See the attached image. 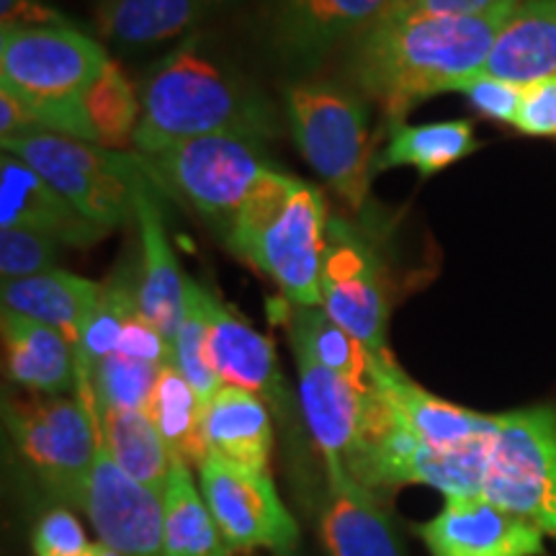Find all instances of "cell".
Returning <instances> with one entry per match:
<instances>
[{
  "instance_id": "obj_1",
  "label": "cell",
  "mask_w": 556,
  "mask_h": 556,
  "mask_svg": "<svg viewBox=\"0 0 556 556\" xmlns=\"http://www.w3.org/2000/svg\"><path fill=\"white\" fill-rule=\"evenodd\" d=\"M516 5L486 16H379L356 39L353 75L379 101L389 124L420 101L456 90L482 73L497 34Z\"/></svg>"
},
{
  "instance_id": "obj_2",
  "label": "cell",
  "mask_w": 556,
  "mask_h": 556,
  "mask_svg": "<svg viewBox=\"0 0 556 556\" xmlns=\"http://www.w3.org/2000/svg\"><path fill=\"white\" fill-rule=\"evenodd\" d=\"M270 103L255 88L201 50L189 37L150 70L142 86V116L135 131L137 155H152L197 137H276Z\"/></svg>"
},
{
  "instance_id": "obj_3",
  "label": "cell",
  "mask_w": 556,
  "mask_h": 556,
  "mask_svg": "<svg viewBox=\"0 0 556 556\" xmlns=\"http://www.w3.org/2000/svg\"><path fill=\"white\" fill-rule=\"evenodd\" d=\"M328 206L317 186L266 170L227 232L235 255L281 289L294 307H319Z\"/></svg>"
},
{
  "instance_id": "obj_4",
  "label": "cell",
  "mask_w": 556,
  "mask_h": 556,
  "mask_svg": "<svg viewBox=\"0 0 556 556\" xmlns=\"http://www.w3.org/2000/svg\"><path fill=\"white\" fill-rule=\"evenodd\" d=\"M287 119L309 168L348 206H364L377 163L364 103L330 83H296L287 90Z\"/></svg>"
},
{
  "instance_id": "obj_5",
  "label": "cell",
  "mask_w": 556,
  "mask_h": 556,
  "mask_svg": "<svg viewBox=\"0 0 556 556\" xmlns=\"http://www.w3.org/2000/svg\"><path fill=\"white\" fill-rule=\"evenodd\" d=\"M3 152L24 160L83 217L111 232L135 217L139 155H127L60 135L0 139Z\"/></svg>"
},
{
  "instance_id": "obj_6",
  "label": "cell",
  "mask_w": 556,
  "mask_h": 556,
  "mask_svg": "<svg viewBox=\"0 0 556 556\" xmlns=\"http://www.w3.org/2000/svg\"><path fill=\"white\" fill-rule=\"evenodd\" d=\"M139 163L148 176L189 201L201 217L217 222L225 238L250 191L270 170L258 142L225 135L186 139L152 155H139Z\"/></svg>"
},
{
  "instance_id": "obj_7",
  "label": "cell",
  "mask_w": 556,
  "mask_h": 556,
  "mask_svg": "<svg viewBox=\"0 0 556 556\" xmlns=\"http://www.w3.org/2000/svg\"><path fill=\"white\" fill-rule=\"evenodd\" d=\"M484 497L556 539V407L497 415Z\"/></svg>"
},
{
  "instance_id": "obj_8",
  "label": "cell",
  "mask_w": 556,
  "mask_h": 556,
  "mask_svg": "<svg viewBox=\"0 0 556 556\" xmlns=\"http://www.w3.org/2000/svg\"><path fill=\"white\" fill-rule=\"evenodd\" d=\"M5 426L21 456L54 495L83 507L103 430L80 400L39 397L5 402Z\"/></svg>"
},
{
  "instance_id": "obj_9",
  "label": "cell",
  "mask_w": 556,
  "mask_h": 556,
  "mask_svg": "<svg viewBox=\"0 0 556 556\" xmlns=\"http://www.w3.org/2000/svg\"><path fill=\"white\" fill-rule=\"evenodd\" d=\"M294 348V345H291ZM299 366V400L325 464H340L356 477L368 446L394 422L384 394L358 389L330 368L312 361L302 348H294Z\"/></svg>"
},
{
  "instance_id": "obj_10",
  "label": "cell",
  "mask_w": 556,
  "mask_h": 556,
  "mask_svg": "<svg viewBox=\"0 0 556 556\" xmlns=\"http://www.w3.org/2000/svg\"><path fill=\"white\" fill-rule=\"evenodd\" d=\"M111 58L75 26L0 29V88L29 101H65L106 70Z\"/></svg>"
},
{
  "instance_id": "obj_11",
  "label": "cell",
  "mask_w": 556,
  "mask_h": 556,
  "mask_svg": "<svg viewBox=\"0 0 556 556\" xmlns=\"http://www.w3.org/2000/svg\"><path fill=\"white\" fill-rule=\"evenodd\" d=\"M319 307L328 312L332 323L364 343L374 358L392 356L387 348L389 302L377 253L356 229L340 219L328 222Z\"/></svg>"
},
{
  "instance_id": "obj_12",
  "label": "cell",
  "mask_w": 556,
  "mask_h": 556,
  "mask_svg": "<svg viewBox=\"0 0 556 556\" xmlns=\"http://www.w3.org/2000/svg\"><path fill=\"white\" fill-rule=\"evenodd\" d=\"M199 477L201 495L229 548L248 552L266 546L278 554L294 552L299 528L278 500L270 475H258L208 456L199 467Z\"/></svg>"
},
{
  "instance_id": "obj_13",
  "label": "cell",
  "mask_w": 556,
  "mask_h": 556,
  "mask_svg": "<svg viewBox=\"0 0 556 556\" xmlns=\"http://www.w3.org/2000/svg\"><path fill=\"white\" fill-rule=\"evenodd\" d=\"M83 510L93 520L101 544L119 556H165L163 497L131 479L99 446Z\"/></svg>"
},
{
  "instance_id": "obj_14",
  "label": "cell",
  "mask_w": 556,
  "mask_h": 556,
  "mask_svg": "<svg viewBox=\"0 0 556 556\" xmlns=\"http://www.w3.org/2000/svg\"><path fill=\"white\" fill-rule=\"evenodd\" d=\"M433 556H544V531L486 497H446V507L417 526Z\"/></svg>"
},
{
  "instance_id": "obj_15",
  "label": "cell",
  "mask_w": 556,
  "mask_h": 556,
  "mask_svg": "<svg viewBox=\"0 0 556 556\" xmlns=\"http://www.w3.org/2000/svg\"><path fill=\"white\" fill-rule=\"evenodd\" d=\"M142 165V163H139ZM148 170L139 168L135 178V222L142 245V266H139L137 302L142 317L152 328L163 332L173 351L186 312V278L178 266L176 250L168 240L163 212L152 197Z\"/></svg>"
},
{
  "instance_id": "obj_16",
  "label": "cell",
  "mask_w": 556,
  "mask_h": 556,
  "mask_svg": "<svg viewBox=\"0 0 556 556\" xmlns=\"http://www.w3.org/2000/svg\"><path fill=\"white\" fill-rule=\"evenodd\" d=\"M389 0H274L270 37L291 65L312 67L340 41L364 34Z\"/></svg>"
},
{
  "instance_id": "obj_17",
  "label": "cell",
  "mask_w": 556,
  "mask_h": 556,
  "mask_svg": "<svg viewBox=\"0 0 556 556\" xmlns=\"http://www.w3.org/2000/svg\"><path fill=\"white\" fill-rule=\"evenodd\" d=\"M374 387L384 394L394 417L422 446L454 451L495 435L497 415H479L467 407L451 405L417 387L394 358H374Z\"/></svg>"
},
{
  "instance_id": "obj_18",
  "label": "cell",
  "mask_w": 556,
  "mask_h": 556,
  "mask_svg": "<svg viewBox=\"0 0 556 556\" xmlns=\"http://www.w3.org/2000/svg\"><path fill=\"white\" fill-rule=\"evenodd\" d=\"M24 227L73 248H90L106 229L83 217L65 197L11 152L0 155V229Z\"/></svg>"
},
{
  "instance_id": "obj_19",
  "label": "cell",
  "mask_w": 556,
  "mask_h": 556,
  "mask_svg": "<svg viewBox=\"0 0 556 556\" xmlns=\"http://www.w3.org/2000/svg\"><path fill=\"white\" fill-rule=\"evenodd\" d=\"M208 353L222 384L245 389L281 413L287 409L289 397L274 343L250 328L214 291L208 294Z\"/></svg>"
},
{
  "instance_id": "obj_20",
  "label": "cell",
  "mask_w": 556,
  "mask_h": 556,
  "mask_svg": "<svg viewBox=\"0 0 556 556\" xmlns=\"http://www.w3.org/2000/svg\"><path fill=\"white\" fill-rule=\"evenodd\" d=\"M325 469L328 492L323 500V539L330 556H405L371 490L340 464H325Z\"/></svg>"
},
{
  "instance_id": "obj_21",
  "label": "cell",
  "mask_w": 556,
  "mask_h": 556,
  "mask_svg": "<svg viewBox=\"0 0 556 556\" xmlns=\"http://www.w3.org/2000/svg\"><path fill=\"white\" fill-rule=\"evenodd\" d=\"M3 358L13 384L45 397H62L78 389L75 348L60 330L18 312L3 309Z\"/></svg>"
},
{
  "instance_id": "obj_22",
  "label": "cell",
  "mask_w": 556,
  "mask_h": 556,
  "mask_svg": "<svg viewBox=\"0 0 556 556\" xmlns=\"http://www.w3.org/2000/svg\"><path fill=\"white\" fill-rule=\"evenodd\" d=\"M482 73L518 88L556 78V0H520Z\"/></svg>"
},
{
  "instance_id": "obj_23",
  "label": "cell",
  "mask_w": 556,
  "mask_h": 556,
  "mask_svg": "<svg viewBox=\"0 0 556 556\" xmlns=\"http://www.w3.org/2000/svg\"><path fill=\"white\" fill-rule=\"evenodd\" d=\"M208 456L235 467L270 475L274 428L266 402L238 387H222L204 407Z\"/></svg>"
},
{
  "instance_id": "obj_24",
  "label": "cell",
  "mask_w": 556,
  "mask_h": 556,
  "mask_svg": "<svg viewBox=\"0 0 556 556\" xmlns=\"http://www.w3.org/2000/svg\"><path fill=\"white\" fill-rule=\"evenodd\" d=\"M225 0H101L96 31L119 50H150L197 26Z\"/></svg>"
},
{
  "instance_id": "obj_25",
  "label": "cell",
  "mask_w": 556,
  "mask_h": 556,
  "mask_svg": "<svg viewBox=\"0 0 556 556\" xmlns=\"http://www.w3.org/2000/svg\"><path fill=\"white\" fill-rule=\"evenodd\" d=\"M0 296H3V309L50 325L75 348L83 325L99 304L101 287L78 274L54 268L39 276L18 278V281H3Z\"/></svg>"
},
{
  "instance_id": "obj_26",
  "label": "cell",
  "mask_w": 556,
  "mask_h": 556,
  "mask_svg": "<svg viewBox=\"0 0 556 556\" xmlns=\"http://www.w3.org/2000/svg\"><path fill=\"white\" fill-rule=\"evenodd\" d=\"M289 328L291 345L302 348L312 361L358 389H374V356L351 332L332 323L323 307H294L287 299L278 302Z\"/></svg>"
},
{
  "instance_id": "obj_27",
  "label": "cell",
  "mask_w": 556,
  "mask_h": 556,
  "mask_svg": "<svg viewBox=\"0 0 556 556\" xmlns=\"http://www.w3.org/2000/svg\"><path fill=\"white\" fill-rule=\"evenodd\" d=\"M479 148L475 124L469 119H451L433 124H392L387 148L374 163V170L415 168L420 176H433L448 165L462 163Z\"/></svg>"
},
{
  "instance_id": "obj_28",
  "label": "cell",
  "mask_w": 556,
  "mask_h": 556,
  "mask_svg": "<svg viewBox=\"0 0 556 556\" xmlns=\"http://www.w3.org/2000/svg\"><path fill=\"white\" fill-rule=\"evenodd\" d=\"M101 430L111 458L131 479L163 497L170 477V451L148 409H106Z\"/></svg>"
},
{
  "instance_id": "obj_29",
  "label": "cell",
  "mask_w": 556,
  "mask_h": 556,
  "mask_svg": "<svg viewBox=\"0 0 556 556\" xmlns=\"http://www.w3.org/2000/svg\"><path fill=\"white\" fill-rule=\"evenodd\" d=\"M170 456H180L189 467H201L208 458L204 433V402L193 392L176 366L165 364L148 405Z\"/></svg>"
},
{
  "instance_id": "obj_30",
  "label": "cell",
  "mask_w": 556,
  "mask_h": 556,
  "mask_svg": "<svg viewBox=\"0 0 556 556\" xmlns=\"http://www.w3.org/2000/svg\"><path fill=\"white\" fill-rule=\"evenodd\" d=\"M165 556H217L229 548L219 536L204 495L193 486L189 464L170 456V477L163 495Z\"/></svg>"
},
{
  "instance_id": "obj_31",
  "label": "cell",
  "mask_w": 556,
  "mask_h": 556,
  "mask_svg": "<svg viewBox=\"0 0 556 556\" xmlns=\"http://www.w3.org/2000/svg\"><path fill=\"white\" fill-rule=\"evenodd\" d=\"M80 99L99 148L119 150L135 142L139 116H142V99H137L135 86L114 60L90 83Z\"/></svg>"
},
{
  "instance_id": "obj_32",
  "label": "cell",
  "mask_w": 556,
  "mask_h": 556,
  "mask_svg": "<svg viewBox=\"0 0 556 556\" xmlns=\"http://www.w3.org/2000/svg\"><path fill=\"white\" fill-rule=\"evenodd\" d=\"M208 294L212 289L201 287L193 278H186V312L178 336L173 340L170 358V366L184 374L204 407L225 387L212 364V353H208Z\"/></svg>"
},
{
  "instance_id": "obj_33",
  "label": "cell",
  "mask_w": 556,
  "mask_h": 556,
  "mask_svg": "<svg viewBox=\"0 0 556 556\" xmlns=\"http://www.w3.org/2000/svg\"><path fill=\"white\" fill-rule=\"evenodd\" d=\"M160 371H163L160 364L111 353L96 366L93 377H90V389L99 402V413L103 415L106 409H148Z\"/></svg>"
},
{
  "instance_id": "obj_34",
  "label": "cell",
  "mask_w": 556,
  "mask_h": 556,
  "mask_svg": "<svg viewBox=\"0 0 556 556\" xmlns=\"http://www.w3.org/2000/svg\"><path fill=\"white\" fill-rule=\"evenodd\" d=\"M62 242L24 227L0 229V276L18 281L58 268Z\"/></svg>"
},
{
  "instance_id": "obj_35",
  "label": "cell",
  "mask_w": 556,
  "mask_h": 556,
  "mask_svg": "<svg viewBox=\"0 0 556 556\" xmlns=\"http://www.w3.org/2000/svg\"><path fill=\"white\" fill-rule=\"evenodd\" d=\"M454 93H462L464 99L471 103V109H475L477 114H482L484 119L500 124H516L523 88L500 78H492V75L477 73L475 78L464 80Z\"/></svg>"
},
{
  "instance_id": "obj_36",
  "label": "cell",
  "mask_w": 556,
  "mask_h": 556,
  "mask_svg": "<svg viewBox=\"0 0 556 556\" xmlns=\"http://www.w3.org/2000/svg\"><path fill=\"white\" fill-rule=\"evenodd\" d=\"M513 127L528 137H556V78L523 88Z\"/></svg>"
},
{
  "instance_id": "obj_37",
  "label": "cell",
  "mask_w": 556,
  "mask_h": 556,
  "mask_svg": "<svg viewBox=\"0 0 556 556\" xmlns=\"http://www.w3.org/2000/svg\"><path fill=\"white\" fill-rule=\"evenodd\" d=\"M88 546L80 523L65 510L47 513L34 531L37 556H80Z\"/></svg>"
},
{
  "instance_id": "obj_38",
  "label": "cell",
  "mask_w": 556,
  "mask_h": 556,
  "mask_svg": "<svg viewBox=\"0 0 556 556\" xmlns=\"http://www.w3.org/2000/svg\"><path fill=\"white\" fill-rule=\"evenodd\" d=\"M116 353L137 358V361H148V364H160V366L170 364L173 358L168 340L163 338V332L157 328H152L148 319L142 317V312H137V315L127 323V328H124L119 338V348H116Z\"/></svg>"
},
{
  "instance_id": "obj_39",
  "label": "cell",
  "mask_w": 556,
  "mask_h": 556,
  "mask_svg": "<svg viewBox=\"0 0 556 556\" xmlns=\"http://www.w3.org/2000/svg\"><path fill=\"white\" fill-rule=\"evenodd\" d=\"M37 26H73L47 0H0V29H37Z\"/></svg>"
},
{
  "instance_id": "obj_40",
  "label": "cell",
  "mask_w": 556,
  "mask_h": 556,
  "mask_svg": "<svg viewBox=\"0 0 556 556\" xmlns=\"http://www.w3.org/2000/svg\"><path fill=\"white\" fill-rule=\"evenodd\" d=\"M520 0H417L405 16H486V13L516 5ZM389 18V16H387Z\"/></svg>"
},
{
  "instance_id": "obj_41",
  "label": "cell",
  "mask_w": 556,
  "mask_h": 556,
  "mask_svg": "<svg viewBox=\"0 0 556 556\" xmlns=\"http://www.w3.org/2000/svg\"><path fill=\"white\" fill-rule=\"evenodd\" d=\"M417 3V0H389L387 11L381 13V16H389V18H400L405 16V13L413 9V5Z\"/></svg>"
},
{
  "instance_id": "obj_42",
  "label": "cell",
  "mask_w": 556,
  "mask_h": 556,
  "mask_svg": "<svg viewBox=\"0 0 556 556\" xmlns=\"http://www.w3.org/2000/svg\"><path fill=\"white\" fill-rule=\"evenodd\" d=\"M80 556H119V554L111 552V548L103 546V544H90Z\"/></svg>"
},
{
  "instance_id": "obj_43",
  "label": "cell",
  "mask_w": 556,
  "mask_h": 556,
  "mask_svg": "<svg viewBox=\"0 0 556 556\" xmlns=\"http://www.w3.org/2000/svg\"><path fill=\"white\" fill-rule=\"evenodd\" d=\"M217 556H229V548H225V552H219Z\"/></svg>"
}]
</instances>
